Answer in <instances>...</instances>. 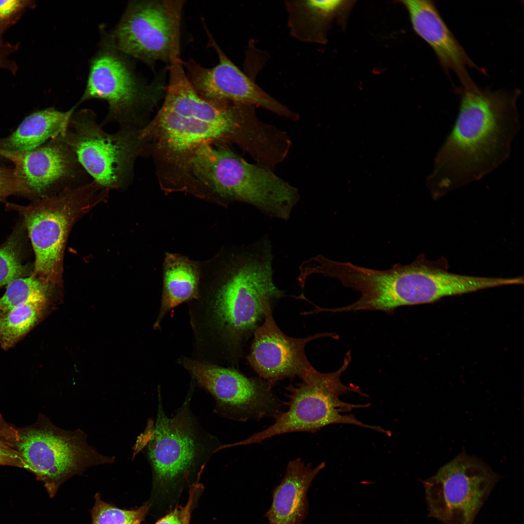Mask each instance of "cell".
Returning a JSON list of instances; mask_svg holds the SVG:
<instances>
[{"label":"cell","instance_id":"obj_1","mask_svg":"<svg viewBox=\"0 0 524 524\" xmlns=\"http://www.w3.org/2000/svg\"><path fill=\"white\" fill-rule=\"evenodd\" d=\"M270 240L263 236L235 255L217 288L191 301L192 358L221 365L235 363L263 318L265 302L285 296L275 284Z\"/></svg>","mask_w":524,"mask_h":524},{"label":"cell","instance_id":"obj_2","mask_svg":"<svg viewBox=\"0 0 524 524\" xmlns=\"http://www.w3.org/2000/svg\"><path fill=\"white\" fill-rule=\"evenodd\" d=\"M182 62L180 53L172 56L164 101L154 120L141 130L142 137H154L171 158L191 156L215 141L236 144L256 162L266 158L276 143L275 127L260 120L254 106L218 104L202 97Z\"/></svg>","mask_w":524,"mask_h":524},{"label":"cell","instance_id":"obj_3","mask_svg":"<svg viewBox=\"0 0 524 524\" xmlns=\"http://www.w3.org/2000/svg\"><path fill=\"white\" fill-rule=\"evenodd\" d=\"M459 93L455 124L427 180L435 198L481 179L508 159L520 129L518 91H493L475 84Z\"/></svg>","mask_w":524,"mask_h":524},{"label":"cell","instance_id":"obj_4","mask_svg":"<svg viewBox=\"0 0 524 524\" xmlns=\"http://www.w3.org/2000/svg\"><path fill=\"white\" fill-rule=\"evenodd\" d=\"M189 164L194 176L214 192L251 205L271 218L288 220L300 199L298 189L271 168L249 163L229 148L202 145Z\"/></svg>","mask_w":524,"mask_h":524},{"label":"cell","instance_id":"obj_5","mask_svg":"<svg viewBox=\"0 0 524 524\" xmlns=\"http://www.w3.org/2000/svg\"><path fill=\"white\" fill-rule=\"evenodd\" d=\"M191 386L184 401L171 417L165 413L160 389L155 420H149L139 437L136 451L144 452L155 479L160 483L188 479L200 474L211 458L222 449L218 438L205 430L193 412Z\"/></svg>","mask_w":524,"mask_h":524},{"label":"cell","instance_id":"obj_6","mask_svg":"<svg viewBox=\"0 0 524 524\" xmlns=\"http://www.w3.org/2000/svg\"><path fill=\"white\" fill-rule=\"evenodd\" d=\"M351 360L349 351L343 363L337 371L322 373L313 367L301 379V382L285 387L288 393L286 411H280L273 417L274 423L264 430L250 436L240 442L230 444V447L261 443L275 436L283 434L306 432L315 433L332 424H344L373 429L389 435V431L378 426L365 424L358 420L354 414H344L355 409L367 408L370 404H355L344 402L340 397L343 394L356 393L368 397L357 387H351L340 379Z\"/></svg>","mask_w":524,"mask_h":524},{"label":"cell","instance_id":"obj_7","mask_svg":"<svg viewBox=\"0 0 524 524\" xmlns=\"http://www.w3.org/2000/svg\"><path fill=\"white\" fill-rule=\"evenodd\" d=\"M110 190L94 180L28 206L9 204L22 213L35 254L33 276L51 286L62 283L66 242L74 224Z\"/></svg>","mask_w":524,"mask_h":524},{"label":"cell","instance_id":"obj_8","mask_svg":"<svg viewBox=\"0 0 524 524\" xmlns=\"http://www.w3.org/2000/svg\"><path fill=\"white\" fill-rule=\"evenodd\" d=\"M62 135L93 180L110 191L129 185L144 140L140 130L121 127L108 133L91 110L75 109Z\"/></svg>","mask_w":524,"mask_h":524},{"label":"cell","instance_id":"obj_9","mask_svg":"<svg viewBox=\"0 0 524 524\" xmlns=\"http://www.w3.org/2000/svg\"><path fill=\"white\" fill-rule=\"evenodd\" d=\"M17 432L23 468L43 482L51 496L68 478L91 466L113 461L89 446L82 430H63L43 415L31 425L17 428Z\"/></svg>","mask_w":524,"mask_h":524},{"label":"cell","instance_id":"obj_10","mask_svg":"<svg viewBox=\"0 0 524 524\" xmlns=\"http://www.w3.org/2000/svg\"><path fill=\"white\" fill-rule=\"evenodd\" d=\"M500 476L461 453L424 480L428 515L444 524H473Z\"/></svg>","mask_w":524,"mask_h":524},{"label":"cell","instance_id":"obj_11","mask_svg":"<svg viewBox=\"0 0 524 524\" xmlns=\"http://www.w3.org/2000/svg\"><path fill=\"white\" fill-rule=\"evenodd\" d=\"M183 0L130 1L110 33L116 48L129 57L151 66L169 63L180 49Z\"/></svg>","mask_w":524,"mask_h":524},{"label":"cell","instance_id":"obj_12","mask_svg":"<svg viewBox=\"0 0 524 524\" xmlns=\"http://www.w3.org/2000/svg\"><path fill=\"white\" fill-rule=\"evenodd\" d=\"M98 51L91 59L83 94L76 105L91 99L106 101L109 111L104 123L135 128L139 111L152 98L155 84L146 85L136 76L128 56L104 32Z\"/></svg>","mask_w":524,"mask_h":524},{"label":"cell","instance_id":"obj_13","mask_svg":"<svg viewBox=\"0 0 524 524\" xmlns=\"http://www.w3.org/2000/svg\"><path fill=\"white\" fill-rule=\"evenodd\" d=\"M178 364L192 380L213 398V412L237 421L260 420L280 412L281 403L267 383L259 377H248L237 370L182 356Z\"/></svg>","mask_w":524,"mask_h":524},{"label":"cell","instance_id":"obj_14","mask_svg":"<svg viewBox=\"0 0 524 524\" xmlns=\"http://www.w3.org/2000/svg\"><path fill=\"white\" fill-rule=\"evenodd\" d=\"M0 155L14 165L21 194L35 200L57 195L93 180L62 134L33 150Z\"/></svg>","mask_w":524,"mask_h":524},{"label":"cell","instance_id":"obj_15","mask_svg":"<svg viewBox=\"0 0 524 524\" xmlns=\"http://www.w3.org/2000/svg\"><path fill=\"white\" fill-rule=\"evenodd\" d=\"M206 29L218 63L204 67L193 58L182 60L190 83L203 98L218 104L261 107L279 116L296 121L298 115L271 97L243 73L225 54Z\"/></svg>","mask_w":524,"mask_h":524},{"label":"cell","instance_id":"obj_16","mask_svg":"<svg viewBox=\"0 0 524 524\" xmlns=\"http://www.w3.org/2000/svg\"><path fill=\"white\" fill-rule=\"evenodd\" d=\"M269 300L264 303L263 322L253 332L247 361L259 377L272 389L285 378L301 379L313 367L306 355L305 347L310 342L331 333H318L305 338H294L284 333L275 322Z\"/></svg>","mask_w":524,"mask_h":524},{"label":"cell","instance_id":"obj_17","mask_svg":"<svg viewBox=\"0 0 524 524\" xmlns=\"http://www.w3.org/2000/svg\"><path fill=\"white\" fill-rule=\"evenodd\" d=\"M407 9L413 30L434 51L443 69L457 76L462 88L475 83L470 77L468 68L485 73L468 56L449 30L434 2L429 0L402 1Z\"/></svg>","mask_w":524,"mask_h":524},{"label":"cell","instance_id":"obj_18","mask_svg":"<svg viewBox=\"0 0 524 524\" xmlns=\"http://www.w3.org/2000/svg\"><path fill=\"white\" fill-rule=\"evenodd\" d=\"M325 467L322 462L313 467L300 458L288 463L283 478L273 491L271 507L265 514L268 524H303L308 513V491Z\"/></svg>","mask_w":524,"mask_h":524},{"label":"cell","instance_id":"obj_19","mask_svg":"<svg viewBox=\"0 0 524 524\" xmlns=\"http://www.w3.org/2000/svg\"><path fill=\"white\" fill-rule=\"evenodd\" d=\"M354 1L303 0L284 1L290 34L306 43L325 44L335 19L345 21Z\"/></svg>","mask_w":524,"mask_h":524},{"label":"cell","instance_id":"obj_20","mask_svg":"<svg viewBox=\"0 0 524 524\" xmlns=\"http://www.w3.org/2000/svg\"><path fill=\"white\" fill-rule=\"evenodd\" d=\"M77 107L75 105L65 112L50 107L31 114L11 134L0 138V149L13 152L28 151L63 134Z\"/></svg>","mask_w":524,"mask_h":524},{"label":"cell","instance_id":"obj_21","mask_svg":"<svg viewBox=\"0 0 524 524\" xmlns=\"http://www.w3.org/2000/svg\"><path fill=\"white\" fill-rule=\"evenodd\" d=\"M199 271L186 257L167 253L164 264L163 290L159 313L153 325L159 329L165 316L180 304L199 295Z\"/></svg>","mask_w":524,"mask_h":524},{"label":"cell","instance_id":"obj_22","mask_svg":"<svg viewBox=\"0 0 524 524\" xmlns=\"http://www.w3.org/2000/svg\"><path fill=\"white\" fill-rule=\"evenodd\" d=\"M49 295L34 297L0 316V346H13L40 321L48 305Z\"/></svg>","mask_w":524,"mask_h":524},{"label":"cell","instance_id":"obj_23","mask_svg":"<svg viewBox=\"0 0 524 524\" xmlns=\"http://www.w3.org/2000/svg\"><path fill=\"white\" fill-rule=\"evenodd\" d=\"M50 286L33 276L14 280L0 298V316L34 297L49 295Z\"/></svg>","mask_w":524,"mask_h":524},{"label":"cell","instance_id":"obj_24","mask_svg":"<svg viewBox=\"0 0 524 524\" xmlns=\"http://www.w3.org/2000/svg\"><path fill=\"white\" fill-rule=\"evenodd\" d=\"M147 510L146 505L136 509H122L104 501L97 495L91 511L92 524H140Z\"/></svg>","mask_w":524,"mask_h":524},{"label":"cell","instance_id":"obj_25","mask_svg":"<svg viewBox=\"0 0 524 524\" xmlns=\"http://www.w3.org/2000/svg\"><path fill=\"white\" fill-rule=\"evenodd\" d=\"M17 428L8 423L0 414V466L23 467L17 447Z\"/></svg>","mask_w":524,"mask_h":524},{"label":"cell","instance_id":"obj_26","mask_svg":"<svg viewBox=\"0 0 524 524\" xmlns=\"http://www.w3.org/2000/svg\"><path fill=\"white\" fill-rule=\"evenodd\" d=\"M25 268L21 263L16 244L10 241L0 247V288L22 277Z\"/></svg>","mask_w":524,"mask_h":524},{"label":"cell","instance_id":"obj_27","mask_svg":"<svg viewBox=\"0 0 524 524\" xmlns=\"http://www.w3.org/2000/svg\"><path fill=\"white\" fill-rule=\"evenodd\" d=\"M33 4L31 0H0V31H5L19 19L27 8Z\"/></svg>","mask_w":524,"mask_h":524},{"label":"cell","instance_id":"obj_28","mask_svg":"<svg viewBox=\"0 0 524 524\" xmlns=\"http://www.w3.org/2000/svg\"><path fill=\"white\" fill-rule=\"evenodd\" d=\"M21 194V187L14 169L0 166V202L12 195Z\"/></svg>","mask_w":524,"mask_h":524},{"label":"cell","instance_id":"obj_29","mask_svg":"<svg viewBox=\"0 0 524 524\" xmlns=\"http://www.w3.org/2000/svg\"><path fill=\"white\" fill-rule=\"evenodd\" d=\"M185 507L176 508L155 524H189L190 508L192 499L190 498Z\"/></svg>","mask_w":524,"mask_h":524},{"label":"cell","instance_id":"obj_30","mask_svg":"<svg viewBox=\"0 0 524 524\" xmlns=\"http://www.w3.org/2000/svg\"><path fill=\"white\" fill-rule=\"evenodd\" d=\"M3 34L0 32V68L6 69L15 73L16 65L10 59V56L16 50L17 46L4 42L2 39Z\"/></svg>","mask_w":524,"mask_h":524},{"label":"cell","instance_id":"obj_31","mask_svg":"<svg viewBox=\"0 0 524 524\" xmlns=\"http://www.w3.org/2000/svg\"></svg>","mask_w":524,"mask_h":524}]
</instances>
